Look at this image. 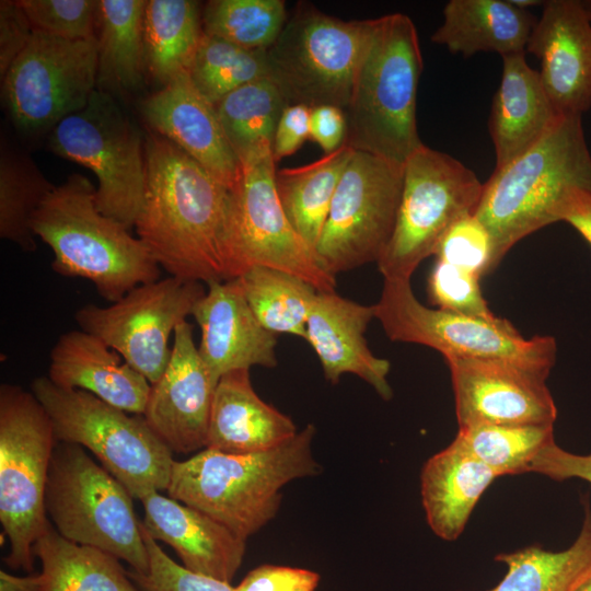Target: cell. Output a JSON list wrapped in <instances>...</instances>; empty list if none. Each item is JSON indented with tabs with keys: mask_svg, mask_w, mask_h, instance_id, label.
<instances>
[{
	"mask_svg": "<svg viewBox=\"0 0 591 591\" xmlns=\"http://www.w3.org/2000/svg\"><path fill=\"white\" fill-rule=\"evenodd\" d=\"M144 157L137 237L170 276L206 285L223 281L230 189L155 131L144 138Z\"/></svg>",
	"mask_w": 591,
	"mask_h": 591,
	"instance_id": "obj_1",
	"label": "cell"
},
{
	"mask_svg": "<svg viewBox=\"0 0 591 591\" xmlns=\"http://www.w3.org/2000/svg\"><path fill=\"white\" fill-rule=\"evenodd\" d=\"M314 436L310 424L260 452L230 454L205 448L173 462L167 494L246 541L276 517L285 485L320 473L312 452Z\"/></svg>",
	"mask_w": 591,
	"mask_h": 591,
	"instance_id": "obj_2",
	"label": "cell"
},
{
	"mask_svg": "<svg viewBox=\"0 0 591 591\" xmlns=\"http://www.w3.org/2000/svg\"><path fill=\"white\" fill-rule=\"evenodd\" d=\"M421 70L418 34L408 15L391 13L370 20L344 109V143L355 151L404 164L424 144L416 121Z\"/></svg>",
	"mask_w": 591,
	"mask_h": 591,
	"instance_id": "obj_3",
	"label": "cell"
},
{
	"mask_svg": "<svg viewBox=\"0 0 591 591\" xmlns=\"http://www.w3.org/2000/svg\"><path fill=\"white\" fill-rule=\"evenodd\" d=\"M95 194L88 177L71 174L43 200L31 227L51 248L55 273L90 280L113 303L160 279L161 267L129 229L97 209Z\"/></svg>",
	"mask_w": 591,
	"mask_h": 591,
	"instance_id": "obj_4",
	"label": "cell"
},
{
	"mask_svg": "<svg viewBox=\"0 0 591 591\" xmlns=\"http://www.w3.org/2000/svg\"><path fill=\"white\" fill-rule=\"evenodd\" d=\"M580 115H561L523 154L495 169L475 216L494 242L495 266L520 240L558 222V208L573 188L591 190V154Z\"/></svg>",
	"mask_w": 591,
	"mask_h": 591,
	"instance_id": "obj_5",
	"label": "cell"
},
{
	"mask_svg": "<svg viewBox=\"0 0 591 591\" xmlns=\"http://www.w3.org/2000/svg\"><path fill=\"white\" fill-rule=\"evenodd\" d=\"M239 161L222 245L223 279L239 278L260 266L298 276L320 292L334 291L335 276L322 267L281 207L275 185L273 142H259L240 154Z\"/></svg>",
	"mask_w": 591,
	"mask_h": 591,
	"instance_id": "obj_6",
	"label": "cell"
},
{
	"mask_svg": "<svg viewBox=\"0 0 591 591\" xmlns=\"http://www.w3.org/2000/svg\"><path fill=\"white\" fill-rule=\"evenodd\" d=\"M31 392L43 405L58 442L79 444L141 500L152 491L167 490L172 451L152 431L143 415H128L95 395L36 378Z\"/></svg>",
	"mask_w": 591,
	"mask_h": 591,
	"instance_id": "obj_7",
	"label": "cell"
},
{
	"mask_svg": "<svg viewBox=\"0 0 591 591\" xmlns=\"http://www.w3.org/2000/svg\"><path fill=\"white\" fill-rule=\"evenodd\" d=\"M131 498L83 447L57 441L45 493L55 529L65 538L109 553L146 575L150 558Z\"/></svg>",
	"mask_w": 591,
	"mask_h": 591,
	"instance_id": "obj_8",
	"label": "cell"
},
{
	"mask_svg": "<svg viewBox=\"0 0 591 591\" xmlns=\"http://www.w3.org/2000/svg\"><path fill=\"white\" fill-rule=\"evenodd\" d=\"M54 426L32 392L0 386V521L10 542L5 564L32 572L34 546L49 524L45 493Z\"/></svg>",
	"mask_w": 591,
	"mask_h": 591,
	"instance_id": "obj_9",
	"label": "cell"
},
{
	"mask_svg": "<svg viewBox=\"0 0 591 591\" xmlns=\"http://www.w3.org/2000/svg\"><path fill=\"white\" fill-rule=\"evenodd\" d=\"M374 305L375 318L391 340L424 345L444 358L503 360L545 379L556 361L554 337L524 338L499 316L489 321L428 308L416 298L407 279H384Z\"/></svg>",
	"mask_w": 591,
	"mask_h": 591,
	"instance_id": "obj_10",
	"label": "cell"
},
{
	"mask_svg": "<svg viewBox=\"0 0 591 591\" xmlns=\"http://www.w3.org/2000/svg\"><path fill=\"white\" fill-rule=\"evenodd\" d=\"M483 184L453 157L420 146L403 165V188L391 239L378 260L384 279H407L459 219L475 215Z\"/></svg>",
	"mask_w": 591,
	"mask_h": 591,
	"instance_id": "obj_11",
	"label": "cell"
},
{
	"mask_svg": "<svg viewBox=\"0 0 591 591\" xmlns=\"http://www.w3.org/2000/svg\"><path fill=\"white\" fill-rule=\"evenodd\" d=\"M48 147L90 169L97 179V209L135 228L146 194L144 140L109 92L95 89L81 111L50 131Z\"/></svg>",
	"mask_w": 591,
	"mask_h": 591,
	"instance_id": "obj_12",
	"label": "cell"
},
{
	"mask_svg": "<svg viewBox=\"0 0 591 591\" xmlns=\"http://www.w3.org/2000/svg\"><path fill=\"white\" fill-rule=\"evenodd\" d=\"M370 20L344 21L298 5L266 50L268 76L288 105L346 108Z\"/></svg>",
	"mask_w": 591,
	"mask_h": 591,
	"instance_id": "obj_13",
	"label": "cell"
},
{
	"mask_svg": "<svg viewBox=\"0 0 591 591\" xmlns=\"http://www.w3.org/2000/svg\"><path fill=\"white\" fill-rule=\"evenodd\" d=\"M403 165L355 151L341 174L314 251L327 273L336 277L378 263L394 230Z\"/></svg>",
	"mask_w": 591,
	"mask_h": 591,
	"instance_id": "obj_14",
	"label": "cell"
},
{
	"mask_svg": "<svg viewBox=\"0 0 591 591\" xmlns=\"http://www.w3.org/2000/svg\"><path fill=\"white\" fill-rule=\"evenodd\" d=\"M97 38L70 40L40 31L1 78L2 100L21 132L51 131L81 111L97 83Z\"/></svg>",
	"mask_w": 591,
	"mask_h": 591,
	"instance_id": "obj_15",
	"label": "cell"
},
{
	"mask_svg": "<svg viewBox=\"0 0 591 591\" xmlns=\"http://www.w3.org/2000/svg\"><path fill=\"white\" fill-rule=\"evenodd\" d=\"M205 292L201 282L170 276L136 287L108 306L85 304L74 318L152 385L170 361L171 334L192 315Z\"/></svg>",
	"mask_w": 591,
	"mask_h": 591,
	"instance_id": "obj_16",
	"label": "cell"
},
{
	"mask_svg": "<svg viewBox=\"0 0 591 591\" xmlns=\"http://www.w3.org/2000/svg\"><path fill=\"white\" fill-rule=\"evenodd\" d=\"M444 360L451 374L459 427L554 425L557 407L545 378L498 359Z\"/></svg>",
	"mask_w": 591,
	"mask_h": 591,
	"instance_id": "obj_17",
	"label": "cell"
},
{
	"mask_svg": "<svg viewBox=\"0 0 591 591\" xmlns=\"http://www.w3.org/2000/svg\"><path fill=\"white\" fill-rule=\"evenodd\" d=\"M216 386L195 345L193 325L181 323L173 334L167 367L151 385L143 413L149 427L172 452L206 448Z\"/></svg>",
	"mask_w": 591,
	"mask_h": 591,
	"instance_id": "obj_18",
	"label": "cell"
},
{
	"mask_svg": "<svg viewBox=\"0 0 591 591\" xmlns=\"http://www.w3.org/2000/svg\"><path fill=\"white\" fill-rule=\"evenodd\" d=\"M526 50L540 59V79L558 115L589 111L591 18L582 1H544Z\"/></svg>",
	"mask_w": 591,
	"mask_h": 591,
	"instance_id": "obj_19",
	"label": "cell"
},
{
	"mask_svg": "<svg viewBox=\"0 0 591 591\" xmlns=\"http://www.w3.org/2000/svg\"><path fill=\"white\" fill-rule=\"evenodd\" d=\"M192 315L200 327L199 355L212 379L254 366H277L276 334L253 313L237 278L207 285Z\"/></svg>",
	"mask_w": 591,
	"mask_h": 591,
	"instance_id": "obj_20",
	"label": "cell"
},
{
	"mask_svg": "<svg viewBox=\"0 0 591 591\" xmlns=\"http://www.w3.org/2000/svg\"><path fill=\"white\" fill-rule=\"evenodd\" d=\"M142 113L153 131L183 150L228 189L235 186L239 157L216 106L197 90L187 71L147 97Z\"/></svg>",
	"mask_w": 591,
	"mask_h": 591,
	"instance_id": "obj_21",
	"label": "cell"
},
{
	"mask_svg": "<svg viewBox=\"0 0 591 591\" xmlns=\"http://www.w3.org/2000/svg\"><path fill=\"white\" fill-rule=\"evenodd\" d=\"M375 305H363L332 292H318L306 322L305 340L322 364L325 378L333 384L351 373L368 384L385 401L393 396L387 381L391 363L375 357L364 333Z\"/></svg>",
	"mask_w": 591,
	"mask_h": 591,
	"instance_id": "obj_22",
	"label": "cell"
},
{
	"mask_svg": "<svg viewBox=\"0 0 591 591\" xmlns=\"http://www.w3.org/2000/svg\"><path fill=\"white\" fill-rule=\"evenodd\" d=\"M140 501L144 529L155 541L170 545L185 568L231 583L244 559V538L207 513L160 491Z\"/></svg>",
	"mask_w": 591,
	"mask_h": 591,
	"instance_id": "obj_23",
	"label": "cell"
},
{
	"mask_svg": "<svg viewBox=\"0 0 591 591\" xmlns=\"http://www.w3.org/2000/svg\"><path fill=\"white\" fill-rule=\"evenodd\" d=\"M121 359L95 335L70 331L50 351L48 379L61 387L89 392L124 412L143 415L151 384Z\"/></svg>",
	"mask_w": 591,
	"mask_h": 591,
	"instance_id": "obj_24",
	"label": "cell"
},
{
	"mask_svg": "<svg viewBox=\"0 0 591 591\" xmlns=\"http://www.w3.org/2000/svg\"><path fill=\"white\" fill-rule=\"evenodd\" d=\"M559 116L525 54L502 57L501 80L488 118L495 169L503 167L533 147Z\"/></svg>",
	"mask_w": 591,
	"mask_h": 591,
	"instance_id": "obj_25",
	"label": "cell"
},
{
	"mask_svg": "<svg viewBox=\"0 0 591 591\" xmlns=\"http://www.w3.org/2000/svg\"><path fill=\"white\" fill-rule=\"evenodd\" d=\"M293 420L255 392L250 370L222 375L216 386L206 448L247 454L275 448L297 433Z\"/></svg>",
	"mask_w": 591,
	"mask_h": 591,
	"instance_id": "obj_26",
	"label": "cell"
},
{
	"mask_svg": "<svg viewBox=\"0 0 591 591\" xmlns=\"http://www.w3.org/2000/svg\"><path fill=\"white\" fill-rule=\"evenodd\" d=\"M496 474L456 441L433 454L420 473L427 523L440 538L453 542Z\"/></svg>",
	"mask_w": 591,
	"mask_h": 591,
	"instance_id": "obj_27",
	"label": "cell"
},
{
	"mask_svg": "<svg viewBox=\"0 0 591 591\" xmlns=\"http://www.w3.org/2000/svg\"><path fill=\"white\" fill-rule=\"evenodd\" d=\"M442 14L443 22L431 40L464 57L480 51L498 53L501 57L525 54L537 22L529 10L510 0H451Z\"/></svg>",
	"mask_w": 591,
	"mask_h": 591,
	"instance_id": "obj_28",
	"label": "cell"
},
{
	"mask_svg": "<svg viewBox=\"0 0 591 591\" xmlns=\"http://www.w3.org/2000/svg\"><path fill=\"white\" fill-rule=\"evenodd\" d=\"M34 554L42 563L39 591H142L117 557L65 538L50 522Z\"/></svg>",
	"mask_w": 591,
	"mask_h": 591,
	"instance_id": "obj_29",
	"label": "cell"
},
{
	"mask_svg": "<svg viewBox=\"0 0 591 591\" xmlns=\"http://www.w3.org/2000/svg\"><path fill=\"white\" fill-rule=\"evenodd\" d=\"M583 521L566 549L553 552L532 545L496 555L507 567L501 581L486 591H576L591 577V507L584 499Z\"/></svg>",
	"mask_w": 591,
	"mask_h": 591,
	"instance_id": "obj_30",
	"label": "cell"
},
{
	"mask_svg": "<svg viewBox=\"0 0 591 591\" xmlns=\"http://www.w3.org/2000/svg\"><path fill=\"white\" fill-rule=\"evenodd\" d=\"M354 153L355 150L344 143L312 163L276 171L275 185L281 207L292 228L313 251L341 174Z\"/></svg>",
	"mask_w": 591,
	"mask_h": 591,
	"instance_id": "obj_31",
	"label": "cell"
},
{
	"mask_svg": "<svg viewBox=\"0 0 591 591\" xmlns=\"http://www.w3.org/2000/svg\"><path fill=\"white\" fill-rule=\"evenodd\" d=\"M146 4L143 0H99L100 90L130 91L140 84L146 66Z\"/></svg>",
	"mask_w": 591,
	"mask_h": 591,
	"instance_id": "obj_32",
	"label": "cell"
},
{
	"mask_svg": "<svg viewBox=\"0 0 591 591\" xmlns=\"http://www.w3.org/2000/svg\"><path fill=\"white\" fill-rule=\"evenodd\" d=\"M201 13L193 0L147 1L146 66L162 85L188 71L204 35Z\"/></svg>",
	"mask_w": 591,
	"mask_h": 591,
	"instance_id": "obj_33",
	"label": "cell"
},
{
	"mask_svg": "<svg viewBox=\"0 0 591 591\" xmlns=\"http://www.w3.org/2000/svg\"><path fill=\"white\" fill-rule=\"evenodd\" d=\"M237 279L253 313L267 331L305 339L306 322L320 292L314 286L287 271L260 266Z\"/></svg>",
	"mask_w": 591,
	"mask_h": 591,
	"instance_id": "obj_34",
	"label": "cell"
},
{
	"mask_svg": "<svg viewBox=\"0 0 591 591\" xmlns=\"http://www.w3.org/2000/svg\"><path fill=\"white\" fill-rule=\"evenodd\" d=\"M55 186L26 153L1 141L0 236L25 252L36 250L33 215Z\"/></svg>",
	"mask_w": 591,
	"mask_h": 591,
	"instance_id": "obj_35",
	"label": "cell"
},
{
	"mask_svg": "<svg viewBox=\"0 0 591 591\" xmlns=\"http://www.w3.org/2000/svg\"><path fill=\"white\" fill-rule=\"evenodd\" d=\"M497 477L530 473L534 459L555 441L554 425L476 424L453 439Z\"/></svg>",
	"mask_w": 591,
	"mask_h": 591,
	"instance_id": "obj_36",
	"label": "cell"
},
{
	"mask_svg": "<svg viewBox=\"0 0 591 591\" xmlns=\"http://www.w3.org/2000/svg\"><path fill=\"white\" fill-rule=\"evenodd\" d=\"M187 72L215 106L234 90L269 77L266 50L244 48L205 33Z\"/></svg>",
	"mask_w": 591,
	"mask_h": 591,
	"instance_id": "obj_37",
	"label": "cell"
},
{
	"mask_svg": "<svg viewBox=\"0 0 591 591\" xmlns=\"http://www.w3.org/2000/svg\"><path fill=\"white\" fill-rule=\"evenodd\" d=\"M287 105L279 88L267 77L234 90L216 105V109L239 157L262 141L273 142L277 123Z\"/></svg>",
	"mask_w": 591,
	"mask_h": 591,
	"instance_id": "obj_38",
	"label": "cell"
},
{
	"mask_svg": "<svg viewBox=\"0 0 591 591\" xmlns=\"http://www.w3.org/2000/svg\"><path fill=\"white\" fill-rule=\"evenodd\" d=\"M204 33L248 49L267 50L287 22L282 0H212L202 13Z\"/></svg>",
	"mask_w": 591,
	"mask_h": 591,
	"instance_id": "obj_39",
	"label": "cell"
},
{
	"mask_svg": "<svg viewBox=\"0 0 591 591\" xmlns=\"http://www.w3.org/2000/svg\"><path fill=\"white\" fill-rule=\"evenodd\" d=\"M32 27L70 40L96 38L99 0H18Z\"/></svg>",
	"mask_w": 591,
	"mask_h": 591,
	"instance_id": "obj_40",
	"label": "cell"
},
{
	"mask_svg": "<svg viewBox=\"0 0 591 591\" xmlns=\"http://www.w3.org/2000/svg\"><path fill=\"white\" fill-rule=\"evenodd\" d=\"M433 255L436 260L471 271L480 278L496 268L491 235L475 215L455 221L440 239Z\"/></svg>",
	"mask_w": 591,
	"mask_h": 591,
	"instance_id": "obj_41",
	"label": "cell"
},
{
	"mask_svg": "<svg viewBox=\"0 0 591 591\" xmlns=\"http://www.w3.org/2000/svg\"><path fill=\"white\" fill-rule=\"evenodd\" d=\"M480 277L436 260L427 281V293L431 304L438 309L483 320H496L480 289Z\"/></svg>",
	"mask_w": 591,
	"mask_h": 591,
	"instance_id": "obj_42",
	"label": "cell"
},
{
	"mask_svg": "<svg viewBox=\"0 0 591 591\" xmlns=\"http://www.w3.org/2000/svg\"><path fill=\"white\" fill-rule=\"evenodd\" d=\"M150 569L146 575L128 570L129 577L142 591H234L230 582L193 572L178 565L162 551L141 523Z\"/></svg>",
	"mask_w": 591,
	"mask_h": 591,
	"instance_id": "obj_43",
	"label": "cell"
},
{
	"mask_svg": "<svg viewBox=\"0 0 591 591\" xmlns=\"http://www.w3.org/2000/svg\"><path fill=\"white\" fill-rule=\"evenodd\" d=\"M318 582L313 570L266 564L251 570L234 591H315Z\"/></svg>",
	"mask_w": 591,
	"mask_h": 591,
	"instance_id": "obj_44",
	"label": "cell"
},
{
	"mask_svg": "<svg viewBox=\"0 0 591 591\" xmlns=\"http://www.w3.org/2000/svg\"><path fill=\"white\" fill-rule=\"evenodd\" d=\"M530 473L546 476L555 482L577 478L591 484V452L572 453L554 441L534 459Z\"/></svg>",
	"mask_w": 591,
	"mask_h": 591,
	"instance_id": "obj_45",
	"label": "cell"
},
{
	"mask_svg": "<svg viewBox=\"0 0 591 591\" xmlns=\"http://www.w3.org/2000/svg\"><path fill=\"white\" fill-rule=\"evenodd\" d=\"M34 28L16 1L0 2V74L10 66L28 44Z\"/></svg>",
	"mask_w": 591,
	"mask_h": 591,
	"instance_id": "obj_46",
	"label": "cell"
},
{
	"mask_svg": "<svg viewBox=\"0 0 591 591\" xmlns=\"http://www.w3.org/2000/svg\"><path fill=\"white\" fill-rule=\"evenodd\" d=\"M310 118L309 106L291 104L283 108L273 138V155L276 163L297 152L310 138Z\"/></svg>",
	"mask_w": 591,
	"mask_h": 591,
	"instance_id": "obj_47",
	"label": "cell"
},
{
	"mask_svg": "<svg viewBox=\"0 0 591 591\" xmlns=\"http://www.w3.org/2000/svg\"><path fill=\"white\" fill-rule=\"evenodd\" d=\"M347 121L345 112L333 105L311 108L310 138L326 153H331L345 142Z\"/></svg>",
	"mask_w": 591,
	"mask_h": 591,
	"instance_id": "obj_48",
	"label": "cell"
},
{
	"mask_svg": "<svg viewBox=\"0 0 591 591\" xmlns=\"http://www.w3.org/2000/svg\"><path fill=\"white\" fill-rule=\"evenodd\" d=\"M557 221L570 224L591 245V190H569L558 208Z\"/></svg>",
	"mask_w": 591,
	"mask_h": 591,
	"instance_id": "obj_49",
	"label": "cell"
},
{
	"mask_svg": "<svg viewBox=\"0 0 591 591\" xmlns=\"http://www.w3.org/2000/svg\"><path fill=\"white\" fill-rule=\"evenodd\" d=\"M39 573L19 577L4 570L0 571V591H39Z\"/></svg>",
	"mask_w": 591,
	"mask_h": 591,
	"instance_id": "obj_50",
	"label": "cell"
},
{
	"mask_svg": "<svg viewBox=\"0 0 591 591\" xmlns=\"http://www.w3.org/2000/svg\"><path fill=\"white\" fill-rule=\"evenodd\" d=\"M510 2L514 4L515 7L523 10H528L529 7H534V5L544 3V1L541 2V1H535V0H510Z\"/></svg>",
	"mask_w": 591,
	"mask_h": 591,
	"instance_id": "obj_51",
	"label": "cell"
},
{
	"mask_svg": "<svg viewBox=\"0 0 591 591\" xmlns=\"http://www.w3.org/2000/svg\"><path fill=\"white\" fill-rule=\"evenodd\" d=\"M576 591H591V577L584 581Z\"/></svg>",
	"mask_w": 591,
	"mask_h": 591,
	"instance_id": "obj_52",
	"label": "cell"
},
{
	"mask_svg": "<svg viewBox=\"0 0 591 591\" xmlns=\"http://www.w3.org/2000/svg\"><path fill=\"white\" fill-rule=\"evenodd\" d=\"M583 2V5L589 14V16L591 18V0H587V1H582Z\"/></svg>",
	"mask_w": 591,
	"mask_h": 591,
	"instance_id": "obj_53",
	"label": "cell"
}]
</instances>
